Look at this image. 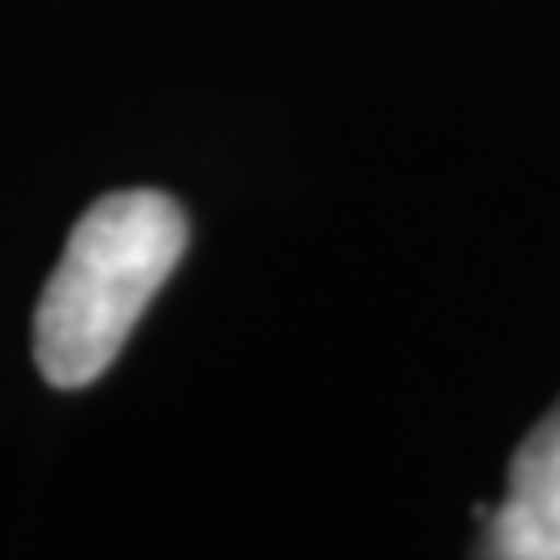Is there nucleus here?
Segmentation results:
<instances>
[{"instance_id":"nucleus-1","label":"nucleus","mask_w":560,"mask_h":560,"mask_svg":"<svg viewBox=\"0 0 560 560\" xmlns=\"http://www.w3.org/2000/svg\"><path fill=\"white\" fill-rule=\"evenodd\" d=\"M183 253L187 215L154 187L108 191L84 210L33 318V360L51 388L75 393L113 370Z\"/></svg>"},{"instance_id":"nucleus-2","label":"nucleus","mask_w":560,"mask_h":560,"mask_svg":"<svg viewBox=\"0 0 560 560\" xmlns=\"http://www.w3.org/2000/svg\"><path fill=\"white\" fill-rule=\"evenodd\" d=\"M486 518V556L495 560H560V401L528 430L510 463V486Z\"/></svg>"}]
</instances>
